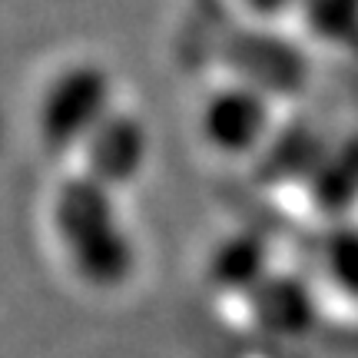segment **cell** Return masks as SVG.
Wrapping results in <instances>:
<instances>
[{
  "mask_svg": "<svg viewBox=\"0 0 358 358\" xmlns=\"http://www.w3.org/2000/svg\"><path fill=\"white\" fill-rule=\"evenodd\" d=\"M226 64L243 77L245 87L262 96H292L308 83L306 53L285 37L266 30H239L226 43Z\"/></svg>",
  "mask_w": 358,
  "mask_h": 358,
  "instance_id": "3",
  "label": "cell"
},
{
  "mask_svg": "<svg viewBox=\"0 0 358 358\" xmlns=\"http://www.w3.org/2000/svg\"><path fill=\"white\" fill-rule=\"evenodd\" d=\"M245 3L256 13H262V17H279V13H285L289 7L302 3V0H245Z\"/></svg>",
  "mask_w": 358,
  "mask_h": 358,
  "instance_id": "12",
  "label": "cell"
},
{
  "mask_svg": "<svg viewBox=\"0 0 358 358\" xmlns=\"http://www.w3.org/2000/svg\"><path fill=\"white\" fill-rule=\"evenodd\" d=\"M53 222L66 256L90 285L113 289L129 279L136 252L120 226L113 189L93 176H70L53 196Z\"/></svg>",
  "mask_w": 358,
  "mask_h": 358,
  "instance_id": "1",
  "label": "cell"
},
{
  "mask_svg": "<svg viewBox=\"0 0 358 358\" xmlns=\"http://www.w3.org/2000/svg\"><path fill=\"white\" fill-rule=\"evenodd\" d=\"M302 17L315 37L329 43H352L358 40V0H302Z\"/></svg>",
  "mask_w": 358,
  "mask_h": 358,
  "instance_id": "11",
  "label": "cell"
},
{
  "mask_svg": "<svg viewBox=\"0 0 358 358\" xmlns=\"http://www.w3.org/2000/svg\"><path fill=\"white\" fill-rule=\"evenodd\" d=\"M87 153V176L103 186H127L143 173L150 156V136L140 116L110 113L83 143Z\"/></svg>",
  "mask_w": 358,
  "mask_h": 358,
  "instance_id": "4",
  "label": "cell"
},
{
  "mask_svg": "<svg viewBox=\"0 0 358 358\" xmlns=\"http://www.w3.org/2000/svg\"><path fill=\"white\" fill-rule=\"evenodd\" d=\"M306 186L312 203L329 216H342L358 203V133L329 146Z\"/></svg>",
  "mask_w": 358,
  "mask_h": 358,
  "instance_id": "9",
  "label": "cell"
},
{
  "mask_svg": "<svg viewBox=\"0 0 358 358\" xmlns=\"http://www.w3.org/2000/svg\"><path fill=\"white\" fill-rule=\"evenodd\" d=\"M325 153H329V143L319 129L306 120H292L262 143L256 159V176L268 186H285V182H299V179L308 182Z\"/></svg>",
  "mask_w": 358,
  "mask_h": 358,
  "instance_id": "7",
  "label": "cell"
},
{
  "mask_svg": "<svg viewBox=\"0 0 358 358\" xmlns=\"http://www.w3.org/2000/svg\"><path fill=\"white\" fill-rule=\"evenodd\" d=\"M249 299V312L256 319L259 329L279 338H292V335H306L315 325V295L302 275L292 272H268L259 282Z\"/></svg>",
  "mask_w": 358,
  "mask_h": 358,
  "instance_id": "6",
  "label": "cell"
},
{
  "mask_svg": "<svg viewBox=\"0 0 358 358\" xmlns=\"http://www.w3.org/2000/svg\"><path fill=\"white\" fill-rule=\"evenodd\" d=\"M113 103V83L96 64H77L57 73L40 103V136L50 150H73L100 127Z\"/></svg>",
  "mask_w": 358,
  "mask_h": 358,
  "instance_id": "2",
  "label": "cell"
},
{
  "mask_svg": "<svg viewBox=\"0 0 358 358\" xmlns=\"http://www.w3.org/2000/svg\"><path fill=\"white\" fill-rule=\"evenodd\" d=\"M355 50H358V40H355Z\"/></svg>",
  "mask_w": 358,
  "mask_h": 358,
  "instance_id": "13",
  "label": "cell"
},
{
  "mask_svg": "<svg viewBox=\"0 0 358 358\" xmlns=\"http://www.w3.org/2000/svg\"><path fill=\"white\" fill-rule=\"evenodd\" d=\"M268 275V243L256 232L229 236L209 259V282L219 292L249 295Z\"/></svg>",
  "mask_w": 358,
  "mask_h": 358,
  "instance_id": "8",
  "label": "cell"
},
{
  "mask_svg": "<svg viewBox=\"0 0 358 358\" xmlns=\"http://www.w3.org/2000/svg\"><path fill=\"white\" fill-rule=\"evenodd\" d=\"M203 133L222 153H249L268 140V100L259 90H219L203 110Z\"/></svg>",
  "mask_w": 358,
  "mask_h": 358,
  "instance_id": "5",
  "label": "cell"
},
{
  "mask_svg": "<svg viewBox=\"0 0 358 358\" xmlns=\"http://www.w3.org/2000/svg\"><path fill=\"white\" fill-rule=\"evenodd\" d=\"M315 262L338 292L358 299V226H332L315 239Z\"/></svg>",
  "mask_w": 358,
  "mask_h": 358,
  "instance_id": "10",
  "label": "cell"
}]
</instances>
